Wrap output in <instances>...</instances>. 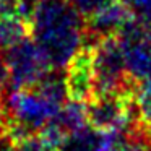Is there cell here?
I'll return each mask as SVG.
<instances>
[{
    "instance_id": "obj_1",
    "label": "cell",
    "mask_w": 151,
    "mask_h": 151,
    "mask_svg": "<svg viewBox=\"0 0 151 151\" xmlns=\"http://www.w3.org/2000/svg\"><path fill=\"white\" fill-rule=\"evenodd\" d=\"M29 33L52 68H65L86 46V23L68 0H41Z\"/></svg>"
},
{
    "instance_id": "obj_2",
    "label": "cell",
    "mask_w": 151,
    "mask_h": 151,
    "mask_svg": "<svg viewBox=\"0 0 151 151\" xmlns=\"http://www.w3.org/2000/svg\"><path fill=\"white\" fill-rule=\"evenodd\" d=\"M62 106L49 99L37 86L8 89L4 96L7 130L20 141L42 130Z\"/></svg>"
},
{
    "instance_id": "obj_3",
    "label": "cell",
    "mask_w": 151,
    "mask_h": 151,
    "mask_svg": "<svg viewBox=\"0 0 151 151\" xmlns=\"http://www.w3.org/2000/svg\"><path fill=\"white\" fill-rule=\"evenodd\" d=\"M88 124L99 132H119L137 127L133 88L98 93L88 101Z\"/></svg>"
},
{
    "instance_id": "obj_4",
    "label": "cell",
    "mask_w": 151,
    "mask_h": 151,
    "mask_svg": "<svg viewBox=\"0 0 151 151\" xmlns=\"http://www.w3.org/2000/svg\"><path fill=\"white\" fill-rule=\"evenodd\" d=\"M8 72V89L34 86L52 67L31 36H24L4 50Z\"/></svg>"
},
{
    "instance_id": "obj_5",
    "label": "cell",
    "mask_w": 151,
    "mask_h": 151,
    "mask_svg": "<svg viewBox=\"0 0 151 151\" xmlns=\"http://www.w3.org/2000/svg\"><path fill=\"white\" fill-rule=\"evenodd\" d=\"M91 47L96 73V94L133 88L127 73L125 55L119 36L102 37Z\"/></svg>"
},
{
    "instance_id": "obj_6",
    "label": "cell",
    "mask_w": 151,
    "mask_h": 151,
    "mask_svg": "<svg viewBox=\"0 0 151 151\" xmlns=\"http://www.w3.org/2000/svg\"><path fill=\"white\" fill-rule=\"evenodd\" d=\"M125 55L127 73L132 83L151 78V39L143 23L132 18L119 34Z\"/></svg>"
},
{
    "instance_id": "obj_7",
    "label": "cell",
    "mask_w": 151,
    "mask_h": 151,
    "mask_svg": "<svg viewBox=\"0 0 151 151\" xmlns=\"http://www.w3.org/2000/svg\"><path fill=\"white\" fill-rule=\"evenodd\" d=\"M65 81L70 99L88 102L96 94V73L91 46L81 47L70 60L65 67Z\"/></svg>"
},
{
    "instance_id": "obj_8",
    "label": "cell",
    "mask_w": 151,
    "mask_h": 151,
    "mask_svg": "<svg viewBox=\"0 0 151 151\" xmlns=\"http://www.w3.org/2000/svg\"><path fill=\"white\" fill-rule=\"evenodd\" d=\"M132 13L122 0H114L111 5L102 8L86 23V46H93L96 41L109 36H119L120 31L130 23Z\"/></svg>"
},
{
    "instance_id": "obj_9",
    "label": "cell",
    "mask_w": 151,
    "mask_h": 151,
    "mask_svg": "<svg viewBox=\"0 0 151 151\" xmlns=\"http://www.w3.org/2000/svg\"><path fill=\"white\" fill-rule=\"evenodd\" d=\"M57 151H106V133L86 125L67 135L57 146Z\"/></svg>"
},
{
    "instance_id": "obj_10",
    "label": "cell",
    "mask_w": 151,
    "mask_h": 151,
    "mask_svg": "<svg viewBox=\"0 0 151 151\" xmlns=\"http://www.w3.org/2000/svg\"><path fill=\"white\" fill-rule=\"evenodd\" d=\"M133 106L137 127L151 138V78L133 85Z\"/></svg>"
},
{
    "instance_id": "obj_11",
    "label": "cell",
    "mask_w": 151,
    "mask_h": 151,
    "mask_svg": "<svg viewBox=\"0 0 151 151\" xmlns=\"http://www.w3.org/2000/svg\"><path fill=\"white\" fill-rule=\"evenodd\" d=\"M26 31H29L28 24L17 13L0 8V50L8 49L24 36H28Z\"/></svg>"
},
{
    "instance_id": "obj_12",
    "label": "cell",
    "mask_w": 151,
    "mask_h": 151,
    "mask_svg": "<svg viewBox=\"0 0 151 151\" xmlns=\"http://www.w3.org/2000/svg\"><path fill=\"white\" fill-rule=\"evenodd\" d=\"M18 151H57V146L52 145L41 132L21 138L18 141Z\"/></svg>"
},
{
    "instance_id": "obj_13",
    "label": "cell",
    "mask_w": 151,
    "mask_h": 151,
    "mask_svg": "<svg viewBox=\"0 0 151 151\" xmlns=\"http://www.w3.org/2000/svg\"><path fill=\"white\" fill-rule=\"evenodd\" d=\"M72 7L78 12V15L83 20L94 17L98 12H101L102 8H106L107 5H111L114 0H68Z\"/></svg>"
},
{
    "instance_id": "obj_14",
    "label": "cell",
    "mask_w": 151,
    "mask_h": 151,
    "mask_svg": "<svg viewBox=\"0 0 151 151\" xmlns=\"http://www.w3.org/2000/svg\"><path fill=\"white\" fill-rule=\"evenodd\" d=\"M132 17L143 24H151V0H122Z\"/></svg>"
},
{
    "instance_id": "obj_15",
    "label": "cell",
    "mask_w": 151,
    "mask_h": 151,
    "mask_svg": "<svg viewBox=\"0 0 151 151\" xmlns=\"http://www.w3.org/2000/svg\"><path fill=\"white\" fill-rule=\"evenodd\" d=\"M41 0H17V5H15V13L28 24L29 28V23L33 20L34 13L37 10V5H39Z\"/></svg>"
},
{
    "instance_id": "obj_16",
    "label": "cell",
    "mask_w": 151,
    "mask_h": 151,
    "mask_svg": "<svg viewBox=\"0 0 151 151\" xmlns=\"http://www.w3.org/2000/svg\"><path fill=\"white\" fill-rule=\"evenodd\" d=\"M0 151H18V140L8 130L0 132Z\"/></svg>"
},
{
    "instance_id": "obj_17",
    "label": "cell",
    "mask_w": 151,
    "mask_h": 151,
    "mask_svg": "<svg viewBox=\"0 0 151 151\" xmlns=\"http://www.w3.org/2000/svg\"><path fill=\"white\" fill-rule=\"evenodd\" d=\"M5 88H7V83L0 81V114H4V96H5Z\"/></svg>"
},
{
    "instance_id": "obj_18",
    "label": "cell",
    "mask_w": 151,
    "mask_h": 151,
    "mask_svg": "<svg viewBox=\"0 0 151 151\" xmlns=\"http://www.w3.org/2000/svg\"><path fill=\"white\" fill-rule=\"evenodd\" d=\"M145 28H146V34H148V37L151 39V24H145Z\"/></svg>"
}]
</instances>
